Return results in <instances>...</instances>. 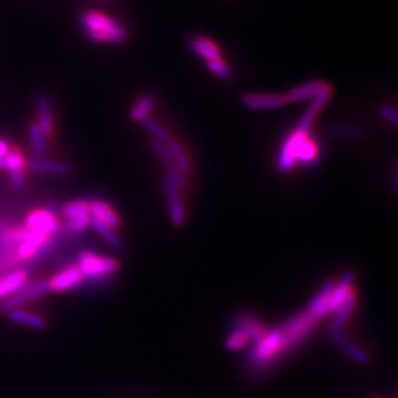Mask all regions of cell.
<instances>
[{
    "label": "cell",
    "instance_id": "cell-1",
    "mask_svg": "<svg viewBox=\"0 0 398 398\" xmlns=\"http://www.w3.org/2000/svg\"><path fill=\"white\" fill-rule=\"evenodd\" d=\"M80 23L89 39L96 43H123L128 37V31L121 23L100 12L81 13Z\"/></svg>",
    "mask_w": 398,
    "mask_h": 398
},
{
    "label": "cell",
    "instance_id": "cell-2",
    "mask_svg": "<svg viewBox=\"0 0 398 398\" xmlns=\"http://www.w3.org/2000/svg\"><path fill=\"white\" fill-rule=\"evenodd\" d=\"M287 351L288 348L285 344L284 337L281 334L280 329L276 327L273 330H268L263 338L254 343L253 348L248 352L246 358L253 366L265 368Z\"/></svg>",
    "mask_w": 398,
    "mask_h": 398
},
{
    "label": "cell",
    "instance_id": "cell-3",
    "mask_svg": "<svg viewBox=\"0 0 398 398\" xmlns=\"http://www.w3.org/2000/svg\"><path fill=\"white\" fill-rule=\"evenodd\" d=\"M76 265L84 279H104L119 272L120 263L115 258L101 255L90 251H81Z\"/></svg>",
    "mask_w": 398,
    "mask_h": 398
},
{
    "label": "cell",
    "instance_id": "cell-4",
    "mask_svg": "<svg viewBox=\"0 0 398 398\" xmlns=\"http://www.w3.org/2000/svg\"><path fill=\"white\" fill-rule=\"evenodd\" d=\"M318 322L310 318L307 310L299 312L288 318L285 322H282L279 326V329L284 337L288 351L302 343L303 340L307 339L310 332H313V327Z\"/></svg>",
    "mask_w": 398,
    "mask_h": 398
},
{
    "label": "cell",
    "instance_id": "cell-5",
    "mask_svg": "<svg viewBox=\"0 0 398 398\" xmlns=\"http://www.w3.org/2000/svg\"><path fill=\"white\" fill-rule=\"evenodd\" d=\"M52 243V235L43 231H29V234L16 249V258L20 265L28 263L30 260L37 258V255L44 253Z\"/></svg>",
    "mask_w": 398,
    "mask_h": 398
},
{
    "label": "cell",
    "instance_id": "cell-6",
    "mask_svg": "<svg viewBox=\"0 0 398 398\" xmlns=\"http://www.w3.org/2000/svg\"><path fill=\"white\" fill-rule=\"evenodd\" d=\"M162 187H164V192H165L167 201H168L170 222L174 227H182L186 221L185 205L181 198L182 191L169 177L164 178Z\"/></svg>",
    "mask_w": 398,
    "mask_h": 398
},
{
    "label": "cell",
    "instance_id": "cell-7",
    "mask_svg": "<svg viewBox=\"0 0 398 398\" xmlns=\"http://www.w3.org/2000/svg\"><path fill=\"white\" fill-rule=\"evenodd\" d=\"M84 280L85 279L78 265H67L56 273L51 280H48V288L49 291L61 293L79 287Z\"/></svg>",
    "mask_w": 398,
    "mask_h": 398
},
{
    "label": "cell",
    "instance_id": "cell-8",
    "mask_svg": "<svg viewBox=\"0 0 398 398\" xmlns=\"http://www.w3.org/2000/svg\"><path fill=\"white\" fill-rule=\"evenodd\" d=\"M354 276L352 272H344L340 276L338 282L335 281V285L332 288L327 302V313H334L340 306H343L352 295H354Z\"/></svg>",
    "mask_w": 398,
    "mask_h": 398
},
{
    "label": "cell",
    "instance_id": "cell-9",
    "mask_svg": "<svg viewBox=\"0 0 398 398\" xmlns=\"http://www.w3.org/2000/svg\"><path fill=\"white\" fill-rule=\"evenodd\" d=\"M288 104L282 95H257L246 93L241 97V104L251 111L277 110Z\"/></svg>",
    "mask_w": 398,
    "mask_h": 398
},
{
    "label": "cell",
    "instance_id": "cell-10",
    "mask_svg": "<svg viewBox=\"0 0 398 398\" xmlns=\"http://www.w3.org/2000/svg\"><path fill=\"white\" fill-rule=\"evenodd\" d=\"M23 226L29 231H43L53 236L59 231V222L51 210L37 209L26 217Z\"/></svg>",
    "mask_w": 398,
    "mask_h": 398
},
{
    "label": "cell",
    "instance_id": "cell-11",
    "mask_svg": "<svg viewBox=\"0 0 398 398\" xmlns=\"http://www.w3.org/2000/svg\"><path fill=\"white\" fill-rule=\"evenodd\" d=\"M151 147L154 150L156 156L160 159V162L164 164L165 169L168 171V177L176 183V186L181 191H186L187 187H188L187 186V179H186L185 174L178 169L177 165L171 160V156H170L168 147H167V143H162V142H159V140H152Z\"/></svg>",
    "mask_w": 398,
    "mask_h": 398
},
{
    "label": "cell",
    "instance_id": "cell-12",
    "mask_svg": "<svg viewBox=\"0 0 398 398\" xmlns=\"http://www.w3.org/2000/svg\"><path fill=\"white\" fill-rule=\"evenodd\" d=\"M306 134L308 133L299 132L295 129L294 132L291 133L284 142L279 160H277V168L282 173L290 171L294 168L295 162H296V151H298L301 140Z\"/></svg>",
    "mask_w": 398,
    "mask_h": 398
},
{
    "label": "cell",
    "instance_id": "cell-13",
    "mask_svg": "<svg viewBox=\"0 0 398 398\" xmlns=\"http://www.w3.org/2000/svg\"><path fill=\"white\" fill-rule=\"evenodd\" d=\"M231 330L243 332L249 338L251 343H257L268 332L267 326L258 318H254L251 315H241L235 318Z\"/></svg>",
    "mask_w": 398,
    "mask_h": 398
},
{
    "label": "cell",
    "instance_id": "cell-14",
    "mask_svg": "<svg viewBox=\"0 0 398 398\" xmlns=\"http://www.w3.org/2000/svg\"><path fill=\"white\" fill-rule=\"evenodd\" d=\"M29 272L26 270H15L0 277V299H7L28 284Z\"/></svg>",
    "mask_w": 398,
    "mask_h": 398
},
{
    "label": "cell",
    "instance_id": "cell-15",
    "mask_svg": "<svg viewBox=\"0 0 398 398\" xmlns=\"http://www.w3.org/2000/svg\"><path fill=\"white\" fill-rule=\"evenodd\" d=\"M334 285H335V280L326 281L316 296L310 301L306 310L316 322L322 320L327 315V302H329V296H330Z\"/></svg>",
    "mask_w": 398,
    "mask_h": 398
},
{
    "label": "cell",
    "instance_id": "cell-16",
    "mask_svg": "<svg viewBox=\"0 0 398 398\" xmlns=\"http://www.w3.org/2000/svg\"><path fill=\"white\" fill-rule=\"evenodd\" d=\"M89 212L93 219H97L111 229H116L120 226V217L112 207L102 200L89 201Z\"/></svg>",
    "mask_w": 398,
    "mask_h": 398
},
{
    "label": "cell",
    "instance_id": "cell-17",
    "mask_svg": "<svg viewBox=\"0 0 398 398\" xmlns=\"http://www.w3.org/2000/svg\"><path fill=\"white\" fill-rule=\"evenodd\" d=\"M332 339L338 344L340 349L352 360V361L361 365V366H366L370 363V356L366 354L361 346L354 344V342L346 338L343 332H330Z\"/></svg>",
    "mask_w": 398,
    "mask_h": 398
},
{
    "label": "cell",
    "instance_id": "cell-18",
    "mask_svg": "<svg viewBox=\"0 0 398 398\" xmlns=\"http://www.w3.org/2000/svg\"><path fill=\"white\" fill-rule=\"evenodd\" d=\"M37 126L42 129V132L44 133V135L51 137L53 133V114L52 106L49 102V98L40 93L37 97Z\"/></svg>",
    "mask_w": 398,
    "mask_h": 398
},
{
    "label": "cell",
    "instance_id": "cell-19",
    "mask_svg": "<svg viewBox=\"0 0 398 398\" xmlns=\"http://www.w3.org/2000/svg\"><path fill=\"white\" fill-rule=\"evenodd\" d=\"M190 49L193 54L205 61L221 59V52L218 45L212 39L207 37H195L190 40Z\"/></svg>",
    "mask_w": 398,
    "mask_h": 398
},
{
    "label": "cell",
    "instance_id": "cell-20",
    "mask_svg": "<svg viewBox=\"0 0 398 398\" xmlns=\"http://www.w3.org/2000/svg\"><path fill=\"white\" fill-rule=\"evenodd\" d=\"M325 84H326V81L320 80V79L307 81L302 85L291 89L285 96V98L290 104H299V102H303L306 100H310V98L316 96Z\"/></svg>",
    "mask_w": 398,
    "mask_h": 398
},
{
    "label": "cell",
    "instance_id": "cell-21",
    "mask_svg": "<svg viewBox=\"0 0 398 398\" xmlns=\"http://www.w3.org/2000/svg\"><path fill=\"white\" fill-rule=\"evenodd\" d=\"M25 167L31 171H37V173H51V174H59V176H70L73 173V168L68 164L49 162V160H43V159L29 160L25 164Z\"/></svg>",
    "mask_w": 398,
    "mask_h": 398
},
{
    "label": "cell",
    "instance_id": "cell-22",
    "mask_svg": "<svg viewBox=\"0 0 398 398\" xmlns=\"http://www.w3.org/2000/svg\"><path fill=\"white\" fill-rule=\"evenodd\" d=\"M356 304H357L356 295H352L343 306H340L339 308L334 312V318L330 325V332H343L344 325L354 313Z\"/></svg>",
    "mask_w": 398,
    "mask_h": 398
},
{
    "label": "cell",
    "instance_id": "cell-23",
    "mask_svg": "<svg viewBox=\"0 0 398 398\" xmlns=\"http://www.w3.org/2000/svg\"><path fill=\"white\" fill-rule=\"evenodd\" d=\"M167 147H168V151L171 156V160L177 165L178 169L181 170L185 176H187L191 171V162H190L188 155L186 154L185 148L173 140H170L167 143Z\"/></svg>",
    "mask_w": 398,
    "mask_h": 398
},
{
    "label": "cell",
    "instance_id": "cell-24",
    "mask_svg": "<svg viewBox=\"0 0 398 398\" xmlns=\"http://www.w3.org/2000/svg\"><path fill=\"white\" fill-rule=\"evenodd\" d=\"M9 318L12 321H15L17 324L28 326V327H32V329H43L45 326V321L43 318H40L37 313H32L29 310H21L17 308L15 310L9 312Z\"/></svg>",
    "mask_w": 398,
    "mask_h": 398
},
{
    "label": "cell",
    "instance_id": "cell-25",
    "mask_svg": "<svg viewBox=\"0 0 398 398\" xmlns=\"http://www.w3.org/2000/svg\"><path fill=\"white\" fill-rule=\"evenodd\" d=\"M155 97L152 95H143L138 98V101L133 106L131 111V119L135 123H140L143 119L150 116V112L155 106Z\"/></svg>",
    "mask_w": 398,
    "mask_h": 398
},
{
    "label": "cell",
    "instance_id": "cell-26",
    "mask_svg": "<svg viewBox=\"0 0 398 398\" xmlns=\"http://www.w3.org/2000/svg\"><path fill=\"white\" fill-rule=\"evenodd\" d=\"M318 156V145L310 140L308 134H306L301 140L299 147L296 151V162H302V164H313L316 162Z\"/></svg>",
    "mask_w": 398,
    "mask_h": 398
},
{
    "label": "cell",
    "instance_id": "cell-27",
    "mask_svg": "<svg viewBox=\"0 0 398 398\" xmlns=\"http://www.w3.org/2000/svg\"><path fill=\"white\" fill-rule=\"evenodd\" d=\"M332 96V88L326 83L324 87L321 88V90L318 92V95L313 97L310 107H308V110H307V112H306L304 115H307V116H310V118L313 119V120H316L318 114L321 112V110H322L325 106L327 104V102L330 101Z\"/></svg>",
    "mask_w": 398,
    "mask_h": 398
},
{
    "label": "cell",
    "instance_id": "cell-28",
    "mask_svg": "<svg viewBox=\"0 0 398 398\" xmlns=\"http://www.w3.org/2000/svg\"><path fill=\"white\" fill-rule=\"evenodd\" d=\"M90 227H93L97 234H100V236L102 237L104 241L112 246L114 249H121L123 248V240L120 239L115 229H111L109 226H106L104 223L93 219V218L90 221Z\"/></svg>",
    "mask_w": 398,
    "mask_h": 398
},
{
    "label": "cell",
    "instance_id": "cell-29",
    "mask_svg": "<svg viewBox=\"0 0 398 398\" xmlns=\"http://www.w3.org/2000/svg\"><path fill=\"white\" fill-rule=\"evenodd\" d=\"M327 134L332 138L340 140H361L365 135V132L360 126H335L327 129Z\"/></svg>",
    "mask_w": 398,
    "mask_h": 398
},
{
    "label": "cell",
    "instance_id": "cell-30",
    "mask_svg": "<svg viewBox=\"0 0 398 398\" xmlns=\"http://www.w3.org/2000/svg\"><path fill=\"white\" fill-rule=\"evenodd\" d=\"M140 123H142V126L147 129L148 132L155 137V140H159V142H162V143H168L171 140L168 129L165 126H162L156 119L147 116V118L143 119Z\"/></svg>",
    "mask_w": 398,
    "mask_h": 398
},
{
    "label": "cell",
    "instance_id": "cell-31",
    "mask_svg": "<svg viewBox=\"0 0 398 398\" xmlns=\"http://www.w3.org/2000/svg\"><path fill=\"white\" fill-rule=\"evenodd\" d=\"M30 142L31 148L35 155L42 157L47 152V143H45L44 133L37 126V124H31L29 128Z\"/></svg>",
    "mask_w": 398,
    "mask_h": 398
},
{
    "label": "cell",
    "instance_id": "cell-32",
    "mask_svg": "<svg viewBox=\"0 0 398 398\" xmlns=\"http://www.w3.org/2000/svg\"><path fill=\"white\" fill-rule=\"evenodd\" d=\"M62 214L66 217L67 219L83 217V215H90L89 212V201L87 200H74L67 203L66 205L62 207Z\"/></svg>",
    "mask_w": 398,
    "mask_h": 398
},
{
    "label": "cell",
    "instance_id": "cell-33",
    "mask_svg": "<svg viewBox=\"0 0 398 398\" xmlns=\"http://www.w3.org/2000/svg\"><path fill=\"white\" fill-rule=\"evenodd\" d=\"M251 343L249 338L243 334V332H237V330H231L226 342H224V346L229 352H237L241 351L245 346Z\"/></svg>",
    "mask_w": 398,
    "mask_h": 398
},
{
    "label": "cell",
    "instance_id": "cell-34",
    "mask_svg": "<svg viewBox=\"0 0 398 398\" xmlns=\"http://www.w3.org/2000/svg\"><path fill=\"white\" fill-rule=\"evenodd\" d=\"M207 70L215 75L217 78H219L222 80L229 81L232 80V71L229 68V65L221 59H213V61H207Z\"/></svg>",
    "mask_w": 398,
    "mask_h": 398
},
{
    "label": "cell",
    "instance_id": "cell-35",
    "mask_svg": "<svg viewBox=\"0 0 398 398\" xmlns=\"http://www.w3.org/2000/svg\"><path fill=\"white\" fill-rule=\"evenodd\" d=\"M25 159H23V154L21 151H18L17 148H11L9 152H8L7 156L3 159V165H4V169H7L8 171H17V170H23L25 168Z\"/></svg>",
    "mask_w": 398,
    "mask_h": 398
},
{
    "label": "cell",
    "instance_id": "cell-36",
    "mask_svg": "<svg viewBox=\"0 0 398 398\" xmlns=\"http://www.w3.org/2000/svg\"><path fill=\"white\" fill-rule=\"evenodd\" d=\"M90 221H92L90 215L71 218V219H67L65 229L70 234H80L83 231H85L88 227H90Z\"/></svg>",
    "mask_w": 398,
    "mask_h": 398
},
{
    "label": "cell",
    "instance_id": "cell-37",
    "mask_svg": "<svg viewBox=\"0 0 398 398\" xmlns=\"http://www.w3.org/2000/svg\"><path fill=\"white\" fill-rule=\"evenodd\" d=\"M379 115H380L388 124H391V126H394V128L398 126L397 111L394 110L391 106H388V104L380 106Z\"/></svg>",
    "mask_w": 398,
    "mask_h": 398
},
{
    "label": "cell",
    "instance_id": "cell-38",
    "mask_svg": "<svg viewBox=\"0 0 398 398\" xmlns=\"http://www.w3.org/2000/svg\"><path fill=\"white\" fill-rule=\"evenodd\" d=\"M11 182L16 190H21L25 186V174L23 170H17L11 173Z\"/></svg>",
    "mask_w": 398,
    "mask_h": 398
},
{
    "label": "cell",
    "instance_id": "cell-39",
    "mask_svg": "<svg viewBox=\"0 0 398 398\" xmlns=\"http://www.w3.org/2000/svg\"><path fill=\"white\" fill-rule=\"evenodd\" d=\"M9 145H8L6 140H0V160H3L6 156H7L8 152H9Z\"/></svg>",
    "mask_w": 398,
    "mask_h": 398
},
{
    "label": "cell",
    "instance_id": "cell-40",
    "mask_svg": "<svg viewBox=\"0 0 398 398\" xmlns=\"http://www.w3.org/2000/svg\"><path fill=\"white\" fill-rule=\"evenodd\" d=\"M0 169H4V165H3V160H0Z\"/></svg>",
    "mask_w": 398,
    "mask_h": 398
},
{
    "label": "cell",
    "instance_id": "cell-41",
    "mask_svg": "<svg viewBox=\"0 0 398 398\" xmlns=\"http://www.w3.org/2000/svg\"><path fill=\"white\" fill-rule=\"evenodd\" d=\"M104 1H107V0H104Z\"/></svg>",
    "mask_w": 398,
    "mask_h": 398
}]
</instances>
